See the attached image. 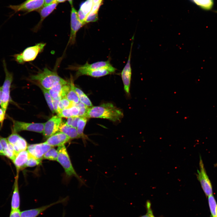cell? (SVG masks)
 <instances>
[{
	"label": "cell",
	"mask_w": 217,
	"mask_h": 217,
	"mask_svg": "<svg viewBox=\"0 0 217 217\" xmlns=\"http://www.w3.org/2000/svg\"><path fill=\"white\" fill-rule=\"evenodd\" d=\"M7 139L9 143L13 146L16 154L27 149L28 146L26 141L17 133L12 132Z\"/></svg>",
	"instance_id": "7c38bea8"
},
{
	"label": "cell",
	"mask_w": 217,
	"mask_h": 217,
	"mask_svg": "<svg viewBox=\"0 0 217 217\" xmlns=\"http://www.w3.org/2000/svg\"><path fill=\"white\" fill-rule=\"evenodd\" d=\"M46 45V43H38L26 48L21 53L15 54L13 56L15 60L20 64L32 61L43 51Z\"/></svg>",
	"instance_id": "277c9868"
},
{
	"label": "cell",
	"mask_w": 217,
	"mask_h": 217,
	"mask_svg": "<svg viewBox=\"0 0 217 217\" xmlns=\"http://www.w3.org/2000/svg\"><path fill=\"white\" fill-rule=\"evenodd\" d=\"M5 114L3 110L0 108V123L1 124V126H2L5 119Z\"/></svg>",
	"instance_id": "7bdbcfd3"
},
{
	"label": "cell",
	"mask_w": 217,
	"mask_h": 217,
	"mask_svg": "<svg viewBox=\"0 0 217 217\" xmlns=\"http://www.w3.org/2000/svg\"><path fill=\"white\" fill-rule=\"evenodd\" d=\"M102 2H101L96 4H93L90 12L98 13L99 9L101 5Z\"/></svg>",
	"instance_id": "b9f144b4"
},
{
	"label": "cell",
	"mask_w": 217,
	"mask_h": 217,
	"mask_svg": "<svg viewBox=\"0 0 217 217\" xmlns=\"http://www.w3.org/2000/svg\"><path fill=\"white\" fill-rule=\"evenodd\" d=\"M55 1V0H45V3L44 6H45L49 5Z\"/></svg>",
	"instance_id": "ee69618b"
},
{
	"label": "cell",
	"mask_w": 217,
	"mask_h": 217,
	"mask_svg": "<svg viewBox=\"0 0 217 217\" xmlns=\"http://www.w3.org/2000/svg\"><path fill=\"white\" fill-rule=\"evenodd\" d=\"M208 203L211 217H216L217 212V203L213 195L208 197Z\"/></svg>",
	"instance_id": "83f0119b"
},
{
	"label": "cell",
	"mask_w": 217,
	"mask_h": 217,
	"mask_svg": "<svg viewBox=\"0 0 217 217\" xmlns=\"http://www.w3.org/2000/svg\"><path fill=\"white\" fill-rule=\"evenodd\" d=\"M70 139L65 134L61 132L56 133L48 138L45 143L52 147L64 145Z\"/></svg>",
	"instance_id": "9a60e30c"
},
{
	"label": "cell",
	"mask_w": 217,
	"mask_h": 217,
	"mask_svg": "<svg viewBox=\"0 0 217 217\" xmlns=\"http://www.w3.org/2000/svg\"><path fill=\"white\" fill-rule=\"evenodd\" d=\"M216 217H217V214H216Z\"/></svg>",
	"instance_id": "f5cc1de1"
},
{
	"label": "cell",
	"mask_w": 217,
	"mask_h": 217,
	"mask_svg": "<svg viewBox=\"0 0 217 217\" xmlns=\"http://www.w3.org/2000/svg\"><path fill=\"white\" fill-rule=\"evenodd\" d=\"M39 86L42 90L49 108L53 113H54L55 112L53 107L52 98L48 90L41 86Z\"/></svg>",
	"instance_id": "f546056e"
},
{
	"label": "cell",
	"mask_w": 217,
	"mask_h": 217,
	"mask_svg": "<svg viewBox=\"0 0 217 217\" xmlns=\"http://www.w3.org/2000/svg\"><path fill=\"white\" fill-rule=\"evenodd\" d=\"M191 2L203 10H209L213 6V0H190Z\"/></svg>",
	"instance_id": "484cf974"
},
{
	"label": "cell",
	"mask_w": 217,
	"mask_h": 217,
	"mask_svg": "<svg viewBox=\"0 0 217 217\" xmlns=\"http://www.w3.org/2000/svg\"><path fill=\"white\" fill-rule=\"evenodd\" d=\"M57 150L58 155L57 161L63 168L67 176L68 177L74 176L82 184H85L84 181L78 175L74 169L64 145L58 146Z\"/></svg>",
	"instance_id": "3957f363"
},
{
	"label": "cell",
	"mask_w": 217,
	"mask_h": 217,
	"mask_svg": "<svg viewBox=\"0 0 217 217\" xmlns=\"http://www.w3.org/2000/svg\"><path fill=\"white\" fill-rule=\"evenodd\" d=\"M52 147L44 142L30 144L27 146V151L30 155L36 159L42 160L45 154Z\"/></svg>",
	"instance_id": "8fae6325"
},
{
	"label": "cell",
	"mask_w": 217,
	"mask_h": 217,
	"mask_svg": "<svg viewBox=\"0 0 217 217\" xmlns=\"http://www.w3.org/2000/svg\"><path fill=\"white\" fill-rule=\"evenodd\" d=\"M0 155L4 156V154L1 142L0 141Z\"/></svg>",
	"instance_id": "f6af8a7d"
},
{
	"label": "cell",
	"mask_w": 217,
	"mask_h": 217,
	"mask_svg": "<svg viewBox=\"0 0 217 217\" xmlns=\"http://www.w3.org/2000/svg\"><path fill=\"white\" fill-rule=\"evenodd\" d=\"M58 155L57 150L52 147L45 154L43 159L52 161H57Z\"/></svg>",
	"instance_id": "1f68e13d"
},
{
	"label": "cell",
	"mask_w": 217,
	"mask_h": 217,
	"mask_svg": "<svg viewBox=\"0 0 217 217\" xmlns=\"http://www.w3.org/2000/svg\"><path fill=\"white\" fill-rule=\"evenodd\" d=\"M68 1L71 5L72 6L73 5V0H68Z\"/></svg>",
	"instance_id": "681fc988"
},
{
	"label": "cell",
	"mask_w": 217,
	"mask_h": 217,
	"mask_svg": "<svg viewBox=\"0 0 217 217\" xmlns=\"http://www.w3.org/2000/svg\"><path fill=\"white\" fill-rule=\"evenodd\" d=\"M0 141L2 147L4 156L12 161L16 155L13 146L9 143L7 138L0 136Z\"/></svg>",
	"instance_id": "44dd1931"
},
{
	"label": "cell",
	"mask_w": 217,
	"mask_h": 217,
	"mask_svg": "<svg viewBox=\"0 0 217 217\" xmlns=\"http://www.w3.org/2000/svg\"><path fill=\"white\" fill-rule=\"evenodd\" d=\"M79 110L78 108L74 105L70 108L64 109L58 114L60 117L69 118L78 117Z\"/></svg>",
	"instance_id": "603a6c76"
},
{
	"label": "cell",
	"mask_w": 217,
	"mask_h": 217,
	"mask_svg": "<svg viewBox=\"0 0 217 217\" xmlns=\"http://www.w3.org/2000/svg\"><path fill=\"white\" fill-rule=\"evenodd\" d=\"M74 105L77 106L79 109L78 117H84L89 107L86 106L80 101L77 103H74Z\"/></svg>",
	"instance_id": "d6a6232c"
},
{
	"label": "cell",
	"mask_w": 217,
	"mask_h": 217,
	"mask_svg": "<svg viewBox=\"0 0 217 217\" xmlns=\"http://www.w3.org/2000/svg\"><path fill=\"white\" fill-rule=\"evenodd\" d=\"M78 96L80 101L86 106L90 107L93 106L90 100L84 93Z\"/></svg>",
	"instance_id": "e575fe53"
},
{
	"label": "cell",
	"mask_w": 217,
	"mask_h": 217,
	"mask_svg": "<svg viewBox=\"0 0 217 217\" xmlns=\"http://www.w3.org/2000/svg\"><path fill=\"white\" fill-rule=\"evenodd\" d=\"M147 212L146 213L140 217H155L154 215L151 208V203L149 200H147L146 203Z\"/></svg>",
	"instance_id": "74e56055"
},
{
	"label": "cell",
	"mask_w": 217,
	"mask_h": 217,
	"mask_svg": "<svg viewBox=\"0 0 217 217\" xmlns=\"http://www.w3.org/2000/svg\"><path fill=\"white\" fill-rule=\"evenodd\" d=\"M66 0H55L56 2L58 3L63 2H65Z\"/></svg>",
	"instance_id": "7dc6e473"
},
{
	"label": "cell",
	"mask_w": 217,
	"mask_h": 217,
	"mask_svg": "<svg viewBox=\"0 0 217 217\" xmlns=\"http://www.w3.org/2000/svg\"><path fill=\"white\" fill-rule=\"evenodd\" d=\"M82 67L91 69L101 70L106 69L108 71L111 73L115 72L116 70L110 63L109 61H99L91 64H89L88 62L84 64L81 66Z\"/></svg>",
	"instance_id": "e0dca14e"
},
{
	"label": "cell",
	"mask_w": 217,
	"mask_h": 217,
	"mask_svg": "<svg viewBox=\"0 0 217 217\" xmlns=\"http://www.w3.org/2000/svg\"><path fill=\"white\" fill-rule=\"evenodd\" d=\"M31 0H26V1H31Z\"/></svg>",
	"instance_id": "f907efd6"
},
{
	"label": "cell",
	"mask_w": 217,
	"mask_h": 217,
	"mask_svg": "<svg viewBox=\"0 0 217 217\" xmlns=\"http://www.w3.org/2000/svg\"><path fill=\"white\" fill-rule=\"evenodd\" d=\"M19 173L17 172L15 178L14 188L12 194L11 202V209H19L20 206V197L19 191L18 178Z\"/></svg>",
	"instance_id": "ffe728a7"
},
{
	"label": "cell",
	"mask_w": 217,
	"mask_h": 217,
	"mask_svg": "<svg viewBox=\"0 0 217 217\" xmlns=\"http://www.w3.org/2000/svg\"><path fill=\"white\" fill-rule=\"evenodd\" d=\"M45 0H32L26 1L19 5H9L8 7L15 12L20 11L29 12L38 10L44 5Z\"/></svg>",
	"instance_id": "ba28073f"
},
{
	"label": "cell",
	"mask_w": 217,
	"mask_h": 217,
	"mask_svg": "<svg viewBox=\"0 0 217 217\" xmlns=\"http://www.w3.org/2000/svg\"><path fill=\"white\" fill-rule=\"evenodd\" d=\"M62 123V118L55 115L45 123L43 134L46 138H48L59 131Z\"/></svg>",
	"instance_id": "30bf717a"
},
{
	"label": "cell",
	"mask_w": 217,
	"mask_h": 217,
	"mask_svg": "<svg viewBox=\"0 0 217 217\" xmlns=\"http://www.w3.org/2000/svg\"><path fill=\"white\" fill-rule=\"evenodd\" d=\"M74 103L71 102L65 97L62 98L59 101L58 105V114L62 110L70 108L74 105Z\"/></svg>",
	"instance_id": "f1b7e54d"
},
{
	"label": "cell",
	"mask_w": 217,
	"mask_h": 217,
	"mask_svg": "<svg viewBox=\"0 0 217 217\" xmlns=\"http://www.w3.org/2000/svg\"><path fill=\"white\" fill-rule=\"evenodd\" d=\"M93 4V0H86L81 5L80 9L87 16L91 11Z\"/></svg>",
	"instance_id": "4dcf8cb0"
},
{
	"label": "cell",
	"mask_w": 217,
	"mask_h": 217,
	"mask_svg": "<svg viewBox=\"0 0 217 217\" xmlns=\"http://www.w3.org/2000/svg\"><path fill=\"white\" fill-rule=\"evenodd\" d=\"M68 118L65 124L67 125L77 128V123L80 117H71Z\"/></svg>",
	"instance_id": "8d00e7d4"
},
{
	"label": "cell",
	"mask_w": 217,
	"mask_h": 217,
	"mask_svg": "<svg viewBox=\"0 0 217 217\" xmlns=\"http://www.w3.org/2000/svg\"><path fill=\"white\" fill-rule=\"evenodd\" d=\"M58 3L56 1L53 3L44 6L38 10V11L39 13L41 19L39 23L35 27L34 29V31H37L41 26L42 22L44 19L48 16L56 8Z\"/></svg>",
	"instance_id": "ac0fdd59"
},
{
	"label": "cell",
	"mask_w": 217,
	"mask_h": 217,
	"mask_svg": "<svg viewBox=\"0 0 217 217\" xmlns=\"http://www.w3.org/2000/svg\"><path fill=\"white\" fill-rule=\"evenodd\" d=\"M133 44V42L132 41L131 43V49L128 59L121 74V78L124 85V90L127 94H129V93L131 75V59Z\"/></svg>",
	"instance_id": "4fadbf2b"
},
{
	"label": "cell",
	"mask_w": 217,
	"mask_h": 217,
	"mask_svg": "<svg viewBox=\"0 0 217 217\" xmlns=\"http://www.w3.org/2000/svg\"><path fill=\"white\" fill-rule=\"evenodd\" d=\"M200 170H197V176L198 180L203 190L206 195L208 197L212 195V185L206 173L201 157L200 156Z\"/></svg>",
	"instance_id": "8992f818"
},
{
	"label": "cell",
	"mask_w": 217,
	"mask_h": 217,
	"mask_svg": "<svg viewBox=\"0 0 217 217\" xmlns=\"http://www.w3.org/2000/svg\"><path fill=\"white\" fill-rule=\"evenodd\" d=\"M2 93V86L0 87V100H1V97Z\"/></svg>",
	"instance_id": "c3c4849f"
},
{
	"label": "cell",
	"mask_w": 217,
	"mask_h": 217,
	"mask_svg": "<svg viewBox=\"0 0 217 217\" xmlns=\"http://www.w3.org/2000/svg\"><path fill=\"white\" fill-rule=\"evenodd\" d=\"M13 122L12 132L17 133L23 131H27L43 133L44 123H28L12 120Z\"/></svg>",
	"instance_id": "52a82bcc"
},
{
	"label": "cell",
	"mask_w": 217,
	"mask_h": 217,
	"mask_svg": "<svg viewBox=\"0 0 217 217\" xmlns=\"http://www.w3.org/2000/svg\"><path fill=\"white\" fill-rule=\"evenodd\" d=\"M59 131L65 134L70 139L80 138L78 134L76 128L67 125L65 123H62L59 127Z\"/></svg>",
	"instance_id": "7402d4cb"
},
{
	"label": "cell",
	"mask_w": 217,
	"mask_h": 217,
	"mask_svg": "<svg viewBox=\"0 0 217 217\" xmlns=\"http://www.w3.org/2000/svg\"><path fill=\"white\" fill-rule=\"evenodd\" d=\"M1 100H0V105H1Z\"/></svg>",
	"instance_id": "816d5d0a"
},
{
	"label": "cell",
	"mask_w": 217,
	"mask_h": 217,
	"mask_svg": "<svg viewBox=\"0 0 217 217\" xmlns=\"http://www.w3.org/2000/svg\"><path fill=\"white\" fill-rule=\"evenodd\" d=\"M123 116L122 112L110 103L88 107L84 117L106 119L113 122L120 121Z\"/></svg>",
	"instance_id": "6da1fadb"
},
{
	"label": "cell",
	"mask_w": 217,
	"mask_h": 217,
	"mask_svg": "<svg viewBox=\"0 0 217 217\" xmlns=\"http://www.w3.org/2000/svg\"><path fill=\"white\" fill-rule=\"evenodd\" d=\"M98 19L97 12H90L87 15L85 20V24L91 22H95L97 21Z\"/></svg>",
	"instance_id": "d590c367"
},
{
	"label": "cell",
	"mask_w": 217,
	"mask_h": 217,
	"mask_svg": "<svg viewBox=\"0 0 217 217\" xmlns=\"http://www.w3.org/2000/svg\"><path fill=\"white\" fill-rule=\"evenodd\" d=\"M29 156L27 150L21 151L16 154L12 162L17 169V172L26 168V164Z\"/></svg>",
	"instance_id": "2e32d148"
},
{
	"label": "cell",
	"mask_w": 217,
	"mask_h": 217,
	"mask_svg": "<svg viewBox=\"0 0 217 217\" xmlns=\"http://www.w3.org/2000/svg\"><path fill=\"white\" fill-rule=\"evenodd\" d=\"M84 25L79 20L77 11L72 7L71 14V32L68 45H73L75 43L77 33Z\"/></svg>",
	"instance_id": "9c48e42d"
},
{
	"label": "cell",
	"mask_w": 217,
	"mask_h": 217,
	"mask_svg": "<svg viewBox=\"0 0 217 217\" xmlns=\"http://www.w3.org/2000/svg\"><path fill=\"white\" fill-rule=\"evenodd\" d=\"M87 118L85 117H80V118L78 121L77 127L78 135L80 138H82L84 140V141L86 139H87L88 138L83 133L84 127L87 121Z\"/></svg>",
	"instance_id": "4316f807"
},
{
	"label": "cell",
	"mask_w": 217,
	"mask_h": 217,
	"mask_svg": "<svg viewBox=\"0 0 217 217\" xmlns=\"http://www.w3.org/2000/svg\"><path fill=\"white\" fill-rule=\"evenodd\" d=\"M66 80L64 82L58 83L48 90L52 99L61 96V94L64 85L68 83Z\"/></svg>",
	"instance_id": "d4e9b609"
},
{
	"label": "cell",
	"mask_w": 217,
	"mask_h": 217,
	"mask_svg": "<svg viewBox=\"0 0 217 217\" xmlns=\"http://www.w3.org/2000/svg\"><path fill=\"white\" fill-rule=\"evenodd\" d=\"M77 15L80 21L84 25L85 24V21L86 15L80 9H79L77 12Z\"/></svg>",
	"instance_id": "f35d334b"
},
{
	"label": "cell",
	"mask_w": 217,
	"mask_h": 217,
	"mask_svg": "<svg viewBox=\"0 0 217 217\" xmlns=\"http://www.w3.org/2000/svg\"><path fill=\"white\" fill-rule=\"evenodd\" d=\"M64 201V200H60L40 207L23 211L21 212V217H36L50 207L59 203H62Z\"/></svg>",
	"instance_id": "d6986e66"
},
{
	"label": "cell",
	"mask_w": 217,
	"mask_h": 217,
	"mask_svg": "<svg viewBox=\"0 0 217 217\" xmlns=\"http://www.w3.org/2000/svg\"><path fill=\"white\" fill-rule=\"evenodd\" d=\"M5 78L2 87L1 106L5 114L10 99V88L13 80V74L8 70L5 60L3 61Z\"/></svg>",
	"instance_id": "5b68a950"
},
{
	"label": "cell",
	"mask_w": 217,
	"mask_h": 217,
	"mask_svg": "<svg viewBox=\"0 0 217 217\" xmlns=\"http://www.w3.org/2000/svg\"><path fill=\"white\" fill-rule=\"evenodd\" d=\"M69 83L70 89L67 94L65 98L69 101L74 103H77L80 101V100L74 88L75 85L72 77H71Z\"/></svg>",
	"instance_id": "cb8c5ba5"
},
{
	"label": "cell",
	"mask_w": 217,
	"mask_h": 217,
	"mask_svg": "<svg viewBox=\"0 0 217 217\" xmlns=\"http://www.w3.org/2000/svg\"><path fill=\"white\" fill-rule=\"evenodd\" d=\"M61 98V96H59L56 98L52 99L54 109L55 112L56 113H57L58 105V103Z\"/></svg>",
	"instance_id": "60d3db41"
},
{
	"label": "cell",
	"mask_w": 217,
	"mask_h": 217,
	"mask_svg": "<svg viewBox=\"0 0 217 217\" xmlns=\"http://www.w3.org/2000/svg\"><path fill=\"white\" fill-rule=\"evenodd\" d=\"M30 79L48 90L58 83L66 81L60 77L56 71L47 67L36 74L31 75Z\"/></svg>",
	"instance_id": "7a4b0ae2"
},
{
	"label": "cell",
	"mask_w": 217,
	"mask_h": 217,
	"mask_svg": "<svg viewBox=\"0 0 217 217\" xmlns=\"http://www.w3.org/2000/svg\"><path fill=\"white\" fill-rule=\"evenodd\" d=\"M102 0H93V4H96L97 3L102 2Z\"/></svg>",
	"instance_id": "bcb514c9"
},
{
	"label": "cell",
	"mask_w": 217,
	"mask_h": 217,
	"mask_svg": "<svg viewBox=\"0 0 217 217\" xmlns=\"http://www.w3.org/2000/svg\"><path fill=\"white\" fill-rule=\"evenodd\" d=\"M21 212L19 209H11L9 217H21Z\"/></svg>",
	"instance_id": "ab89813d"
},
{
	"label": "cell",
	"mask_w": 217,
	"mask_h": 217,
	"mask_svg": "<svg viewBox=\"0 0 217 217\" xmlns=\"http://www.w3.org/2000/svg\"><path fill=\"white\" fill-rule=\"evenodd\" d=\"M42 160V159H36L29 155L26 164V167H33L38 165L41 163Z\"/></svg>",
	"instance_id": "836d02e7"
},
{
	"label": "cell",
	"mask_w": 217,
	"mask_h": 217,
	"mask_svg": "<svg viewBox=\"0 0 217 217\" xmlns=\"http://www.w3.org/2000/svg\"><path fill=\"white\" fill-rule=\"evenodd\" d=\"M77 72L76 76L78 77L83 75L95 77H98L111 74L106 69L94 70L85 68L81 66L76 68Z\"/></svg>",
	"instance_id": "5bb4252c"
}]
</instances>
